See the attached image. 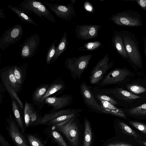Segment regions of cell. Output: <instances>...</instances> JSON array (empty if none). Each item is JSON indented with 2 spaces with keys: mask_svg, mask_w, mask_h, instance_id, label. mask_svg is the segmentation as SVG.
Wrapping results in <instances>:
<instances>
[{
  "mask_svg": "<svg viewBox=\"0 0 146 146\" xmlns=\"http://www.w3.org/2000/svg\"><path fill=\"white\" fill-rule=\"evenodd\" d=\"M119 32L131 64L141 68L143 67L142 57L136 37L134 33L128 30H122Z\"/></svg>",
  "mask_w": 146,
  "mask_h": 146,
  "instance_id": "cell-1",
  "label": "cell"
},
{
  "mask_svg": "<svg viewBox=\"0 0 146 146\" xmlns=\"http://www.w3.org/2000/svg\"><path fill=\"white\" fill-rule=\"evenodd\" d=\"M109 19L115 24L122 26L136 27L143 25V21L139 12L129 9L112 15Z\"/></svg>",
  "mask_w": 146,
  "mask_h": 146,
  "instance_id": "cell-2",
  "label": "cell"
},
{
  "mask_svg": "<svg viewBox=\"0 0 146 146\" xmlns=\"http://www.w3.org/2000/svg\"><path fill=\"white\" fill-rule=\"evenodd\" d=\"M93 56L91 54L66 58L64 62L65 66L70 71L74 81L77 78L80 79Z\"/></svg>",
  "mask_w": 146,
  "mask_h": 146,
  "instance_id": "cell-3",
  "label": "cell"
},
{
  "mask_svg": "<svg viewBox=\"0 0 146 146\" xmlns=\"http://www.w3.org/2000/svg\"><path fill=\"white\" fill-rule=\"evenodd\" d=\"M20 7L27 13L33 12L43 19V17L52 23H55V17L46 7L40 1L24 0L20 4Z\"/></svg>",
  "mask_w": 146,
  "mask_h": 146,
  "instance_id": "cell-4",
  "label": "cell"
},
{
  "mask_svg": "<svg viewBox=\"0 0 146 146\" xmlns=\"http://www.w3.org/2000/svg\"><path fill=\"white\" fill-rule=\"evenodd\" d=\"M23 33V28L20 24L9 28L0 38V49L5 50L11 45L17 42L21 38Z\"/></svg>",
  "mask_w": 146,
  "mask_h": 146,
  "instance_id": "cell-5",
  "label": "cell"
},
{
  "mask_svg": "<svg viewBox=\"0 0 146 146\" xmlns=\"http://www.w3.org/2000/svg\"><path fill=\"white\" fill-rule=\"evenodd\" d=\"M109 55L106 54L100 60L91 71L90 82L91 84H97L99 83L107 71L113 67V61L109 62Z\"/></svg>",
  "mask_w": 146,
  "mask_h": 146,
  "instance_id": "cell-6",
  "label": "cell"
},
{
  "mask_svg": "<svg viewBox=\"0 0 146 146\" xmlns=\"http://www.w3.org/2000/svg\"><path fill=\"white\" fill-rule=\"evenodd\" d=\"M131 72L125 68H117L109 72L99 82L98 87L110 85L120 84L122 83L129 76Z\"/></svg>",
  "mask_w": 146,
  "mask_h": 146,
  "instance_id": "cell-7",
  "label": "cell"
},
{
  "mask_svg": "<svg viewBox=\"0 0 146 146\" xmlns=\"http://www.w3.org/2000/svg\"><path fill=\"white\" fill-rule=\"evenodd\" d=\"M40 40L39 35L37 33L27 38L20 46L21 58L28 59L33 57L37 52Z\"/></svg>",
  "mask_w": 146,
  "mask_h": 146,
  "instance_id": "cell-8",
  "label": "cell"
},
{
  "mask_svg": "<svg viewBox=\"0 0 146 146\" xmlns=\"http://www.w3.org/2000/svg\"><path fill=\"white\" fill-rule=\"evenodd\" d=\"M44 3L57 17L66 21H71L72 18L76 15L74 5L71 3L66 5L46 2Z\"/></svg>",
  "mask_w": 146,
  "mask_h": 146,
  "instance_id": "cell-9",
  "label": "cell"
},
{
  "mask_svg": "<svg viewBox=\"0 0 146 146\" xmlns=\"http://www.w3.org/2000/svg\"><path fill=\"white\" fill-rule=\"evenodd\" d=\"M75 117L63 125L54 126L64 135L72 146H78L79 144V133L76 123L74 121Z\"/></svg>",
  "mask_w": 146,
  "mask_h": 146,
  "instance_id": "cell-10",
  "label": "cell"
},
{
  "mask_svg": "<svg viewBox=\"0 0 146 146\" xmlns=\"http://www.w3.org/2000/svg\"><path fill=\"white\" fill-rule=\"evenodd\" d=\"M99 90L102 91V93L110 95L120 101L126 102H133L142 98L140 96L120 87L101 89Z\"/></svg>",
  "mask_w": 146,
  "mask_h": 146,
  "instance_id": "cell-11",
  "label": "cell"
},
{
  "mask_svg": "<svg viewBox=\"0 0 146 146\" xmlns=\"http://www.w3.org/2000/svg\"><path fill=\"white\" fill-rule=\"evenodd\" d=\"M102 26L99 25H76L75 29V34L78 39L86 40L97 37L99 31Z\"/></svg>",
  "mask_w": 146,
  "mask_h": 146,
  "instance_id": "cell-12",
  "label": "cell"
},
{
  "mask_svg": "<svg viewBox=\"0 0 146 146\" xmlns=\"http://www.w3.org/2000/svg\"><path fill=\"white\" fill-rule=\"evenodd\" d=\"M14 71L13 66L4 67L0 70V77L3 83L8 84L17 94L21 91L22 85L18 82L14 75Z\"/></svg>",
  "mask_w": 146,
  "mask_h": 146,
  "instance_id": "cell-13",
  "label": "cell"
},
{
  "mask_svg": "<svg viewBox=\"0 0 146 146\" xmlns=\"http://www.w3.org/2000/svg\"><path fill=\"white\" fill-rule=\"evenodd\" d=\"M80 93L86 105L91 109L104 113L103 110L94 98L90 88L85 82H82L80 86Z\"/></svg>",
  "mask_w": 146,
  "mask_h": 146,
  "instance_id": "cell-14",
  "label": "cell"
},
{
  "mask_svg": "<svg viewBox=\"0 0 146 146\" xmlns=\"http://www.w3.org/2000/svg\"><path fill=\"white\" fill-rule=\"evenodd\" d=\"M72 100L71 95H64L59 97H49L46 98L44 104H47L52 106L53 109L51 110L54 112L61 110L69 105Z\"/></svg>",
  "mask_w": 146,
  "mask_h": 146,
  "instance_id": "cell-15",
  "label": "cell"
},
{
  "mask_svg": "<svg viewBox=\"0 0 146 146\" xmlns=\"http://www.w3.org/2000/svg\"><path fill=\"white\" fill-rule=\"evenodd\" d=\"M10 117L9 124V132L14 143L17 146H28L26 141L20 133L15 122Z\"/></svg>",
  "mask_w": 146,
  "mask_h": 146,
  "instance_id": "cell-16",
  "label": "cell"
},
{
  "mask_svg": "<svg viewBox=\"0 0 146 146\" xmlns=\"http://www.w3.org/2000/svg\"><path fill=\"white\" fill-rule=\"evenodd\" d=\"M112 42L113 46L118 54L131 64L119 31H114L112 38Z\"/></svg>",
  "mask_w": 146,
  "mask_h": 146,
  "instance_id": "cell-17",
  "label": "cell"
},
{
  "mask_svg": "<svg viewBox=\"0 0 146 146\" xmlns=\"http://www.w3.org/2000/svg\"><path fill=\"white\" fill-rule=\"evenodd\" d=\"M65 87L64 82L62 79H58L49 84V86L44 95L40 101L41 108L44 105L45 99L54 94L63 91Z\"/></svg>",
  "mask_w": 146,
  "mask_h": 146,
  "instance_id": "cell-18",
  "label": "cell"
},
{
  "mask_svg": "<svg viewBox=\"0 0 146 146\" xmlns=\"http://www.w3.org/2000/svg\"><path fill=\"white\" fill-rule=\"evenodd\" d=\"M100 106L104 111V113L110 114L124 119L127 117L124 111L108 102L100 100Z\"/></svg>",
  "mask_w": 146,
  "mask_h": 146,
  "instance_id": "cell-19",
  "label": "cell"
},
{
  "mask_svg": "<svg viewBox=\"0 0 146 146\" xmlns=\"http://www.w3.org/2000/svg\"><path fill=\"white\" fill-rule=\"evenodd\" d=\"M49 84L39 85L35 90L32 96V101L34 104L38 108H41L40 101L45 94L49 86Z\"/></svg>",
  "mask_w": 146,
  "mask_h": 146,
  "instance_id": "cell-20",
  "label": "cell"
},
{
  "mask_svg": "<svg viewBox=\"0 0 146 146\" xmlns=\"http://www.w3.org/2000/svg\"><path fill=\"white\" fill-rule=\"evenodd\" d=\"M8 7L23 22L33 24L36 26L37 24L33 20L31 17L21 7L13 6L10 5Z\"/></svg>",
  "mask_w": 146,
  "mask_h": 146,
  "instance_id": "cell-21",
  "label": "cell"
},
{
  "mask_svg": "<svg viewBox=\"0 0 146 146\" xmlns=\"http://www.w3.org/2000/svg\"><path fill=\"white\" fill-rule=\"evenodd\" d=\"M14 73L18 82L22 85L25 79L28 68L27 63L23 64L20 66L15 65L13 66Z\"/></svg>",
  "mask_w": 146,
  "mask_h": 146,
  "instance_id": "cell-22",
  "label": "cell"
},
{
  "mask_svg": "<svg viewBox=\"0 0 146 146\" xmlns=\"http://www.w3.org/2000/svg\"><path fill=\"white\" fill-rule=\"evenodd\" d=\"M124 86L128 91L135 95H139L141 96V95L146 94V86L136 81H132L126 84Z\"/></svg>",
  "mask_w": 146,
  "mask_h": 146,
  "instance_id": "cell-23",
  "label": "cell"
},
{
  "mask_svg": "<svg viewBox=\"0 0 146 146\" xmlns=\"http://www.w3.org/2000/svg\"><path fill=\"white\" fill-rule=\"evenodd\" d=\"M68 44L67 33L66 31H64L59 42L56 47L55 53L51 63L54 62L58 59L59 56L65 51Z\"/></svg>",
  "mask_w": 146,
  "mask_h": 146,
  "instance_id": "cell-24",
  "label": "cell"
},
{
  "mask_svg": "<svg viewBox=\"0 0 146 146\" xmlns=\"http://www.w3.org/2000/svg\"><path fill=\"white\" fill-rule=\"evenodd\" d=\"M13 112L15 117L22 132L24 131L20 109L17 101L13 98L11 97Z\"/></svg>",
  "mask_w": 146,
  "mask_h": 146,
  "instance_id": "cell-25",
  "label": "cell"
},
{
  "mask_svg": "<svg viewBox=\"0 0 146 146\" xmlns=\"http://www.w3.org/2000/svg\"><path fill=\"white\" fill-rule=\"evenodd\" d=\"M92 141V133L90 124L88 120L85 119L83 146H90Z\"/></svg>",
  "mask_w": 146,
  "mask_h": 146,
  "instance_id": "cell-26",
  "label": "cell"
},
{
  "mask_svg": "<svg viewBox=\"0 0 146 146\" xmlns=\"http://www.w3.org/2000/svg\"><path fill=\"white\" fill-rule=\"evenodd\" d=\"M102 46L101 42L99 41L87 42L82 46L78 48L80 51H92L97 50Z\"/></svg>",
  "mask_w": 146,
  "mask_h": 146,
  "instance_id": "cell-27",
  "label": "cell"
},
{
  "mask_svg": "<svg viewBox=\"0 0 146 146\" xmlns=\"http://www.w3.org/2000/svg\"><path fill=\"white\" fill-rule=\"evenodd\" d=\"M128 113L131 115H146V103L129 109Z\"/></svg>",
  "mask_w": 146,
  "mask_h": 146,
  "instance_id": "cell-28",
  "label": "cell"
},
{
  "mask_svg": "<svg viewBox=\"0 0 146 146\" xmlns=\"http://www.w3.org/2000/svg\"><path fill=\"white\" fill-rule=\"evenodd\" d=\"M57 41L56 39L50 46L47 53L46 58V62L47 65H49L54 56L55 53L56 47L55 44Z\"/></svg>",
  "mask_w": 146,
  "mask_h": 146,
  "instance_id": "cell-29",
  "label": "cell"
},
{
  "mask_svg": "<svg viewBox=\"0 0 146 146\" xmlns=\"http://www.w3.org/2000/svg\"><path fill=\"white\" fill-rule=\"evenodd\" d=\"M32 105L26 102L24 107V117L25 121L26 127L31 125V109Z\"/></svg>",
  "mask_w": 146,
  "mask_h": 146,
  "instance_id": "cell-30",
  "label": "cell"
},
{
  "mask_svg": "<svg viewBox=\"0 0 146 146\" xmlns=\"http://www.w3.org/2000/svg\"><path fill=\"white\" fill-rule=\"evenodd\" d=\"M3 84L7 90L9 94L11 97L13 98L17 101L21 109L22 110L24 108V106L22 102L17 95V94L14 90L9 86L8 84L5 83H3Z\"/></svg>",
  "mask_w": 146,
  "mask_h": 146,
  "instance_id": "cell-31",
  "label": "cell"
},
{
  "mask_svg": "<svg viewBox=\"0 0 146 146\" xmlns=\"http://www.w3.org/2000/svg\"><path fill=\"white\" fill-rule=\"evenodd\" d=\"M119 125L123 131L125 133L136 138L138 137V134L125 123L123 122H120Z\"/></svg>",
  "mask_w": 146,
  "mask_h": 146,
  "instance_id": "cell-32",
  "label": "cell"
},
{
  "mask_svg": "<svg viewBox=\"0 0 146 146\" xmlns=\"http://www.w3.org/2000/svg\"><path fill=\"white\" fill-rule=\"evenodd\" d=\"M42 117H40L39 113L32 105L31 111V125L36 123L37 125Z\"/></svg>",
  "mask_w": 146,
  "mask_h": 146,
  "instance_id": "cell-33",
  "label": "cell"
},
{
  "mask_svg": "<svg viewBox=\"0 0 146 146\" xmlns=\"http://www.w3.org/2000/svg\"><path fill=\"white\" fill-rule=\"evenodd\" d=\"M51 133L54 139L60 146H68L59 133L55 131H53Z\"/></svg>",
  "mask_w": 146,
  "mask_h": 146,
  "instance_id": "cell-34",
  "label": "cell"
},
{
  "mask_svg": "<svg viewBox=\"0 0 146 146\" xmlns=\"http://www.w3.org/2000/svg\"><path fill=\"white\" fill-rule=\"evenodd\" d=\"M96 97L100 101L102 100L109 102L114 105L118 104L117 102L110 96L102 94H98L96 95Z\"/></svg>",
  "mask_w": 146,
  "mask_h": 146,
  "instance_id": "cell-35",
  "label": "cell"
},
{
  "mask_svg": "<svg viewBox=\"0 0 146 146\" xmlns=\"http://www.w3.org/2000/svg\"><path fill=\"white\" fill-rule=\"evenodd\" d=\"M28 139L31 146H44L38 139L32 135H28Z\"/></svg>",
  "mask_w": 146,
  "mask_h": 146,
  "instance_id": "cell-36",
  "label": "cell"
},
{
  "mask_svg": "<svg viewBox=\"0 0 146 146\" xmlns=\"http://www.w3.org/2000/svg\"><path fill=\"white\" fill-rule=\"evenodd\" d=\"M129 123L136 128L142 132L146 134V125L140 122L132 121H129Z\"/></svg>",
  "mask_w": 146,
  "mask_h": 146,
  "instance_id": "cell-37",
  "label": "cell"
},
{
  "mask_svg": "<svg viewBox=\"0 0 146 146\" xmlns=\"http://www.w3.org/2000/svg\"><path fill=\"white\" fill-rule=\"evenodd\" d=\"M123 1L135 2L146 12V0H123Z\"/></svg>",
  "mask_w": 146,
  "mask_h": 146,
  "instance_id": "cell-38",
  "label": "cell"
},
{
  "mask_svg": "<svg viewBox=\"0 0 146 146\" xmlns=\"http://www.w3.org/2000/svg\"><path fill=\"white\" fill-rule=\"evenodd\" d=\"M84 8L87 11L92 13H94L95 10L92 5L88 1H86L84 4Z\"/></svg>",
  "mask_w": 146,
  "mask_h": 146,
  "instance_id": "cell-39",
  "label": "cell"
},
{
  "mask_svg": "<svg viewBox=\"0 0 146 146\" xmlns=\"http://www.w3.org/2000/svg\"><path fill=\"white\" fill-rule=\"evenodd\" d=\"M0 142L1 146H11L1 133L0 134Z\"/></svg>",
  "mask_w": 146,
  "mask_h": 146,
  "instance_id": "cell-40",
  "label": "cell"
},
{
  "mask_svg": "<svg viewBox=\"0 0 146 146\" xmlns=\"http://www.w3.org/2000/svg\"><path fill=\"white\" fill-rule=\"evenodd\" d=\"M143 40L144 46V52L145 56L146 58V37H143Z\"/></svg>",
  "mask_w": 146,
  "mask_h": 146,
  "instance_id": "cell-41",
  "label": "cell"
},
{
  "mask_svg": "<svg viewBox=\"0 0 146 146\" xmlns=\"http://www.w3.org/2000/svg\"><path fill=\"white\" fill-rule=\"evenodd\" d=\"M0 18L5 19V14L4 13V11L3 9H1L0 7Z\"/></svg>",
  "mask_w": 146,
  "mask_h": 146,
  "instance_id": "cell-42",
  "label": "cell"
},
{
  "mask_svg": "<svg viewBox=\"0 0 146 146\" xmlns=\"http://www.w3.org/2000/svg\"><path fill=\"white\" fill-rule=\"evenodd\" d=\"M4 84L2 83V84L1 83L0 84V92L1 93V92L4 93L5 92V91L6 90L5 86L4 87Z\"/></svg>",
  "mask_w": 146,
  "mask_h": 146,
  "instance_id": "cell-43",
  "label": "cell"
},
{
  "mask_svg": "<svg viewBox=\"0 0 146 146\" xmlns=\"http://www.w3.org/2000/svg\"><path fill=\"white\" fill-rule=\"evenodd\" d=\"M3 97V93H1L0 94V106L2 104V100Z\"/></svg>",
  "mask_w": 146,
  "mask_h": 146,
  "instance_id": "cell-44",
  "label": "cell"
},
{
  "mask_svg": "<svg viewBox=\"0 0 146 146\" xmlns=\"http://www.w3.org/2000/svg\"><path fill=\"white\" fill-rule=\"evenodd\" d=\"M119 146H132V145L128 144L120 143Z\"/></svg>",
  "mask_w": 146,
  "mask_h": 146,
  "instance_id": "cell-45",
  "label": "cell"
},
{
  "mask_svg": "<svg viewBox=\"0 0 146 146\" xmlns=\"http://www.w3.org/2000/svg\"><path fill=\"white\" fill-rule=\"evenodd\" d=\"M71 3L74 5V3L76 2V0H71Z\"/></svg>",
  "mask_w": 146,
  "mask_h": 146,
  "instance_id": "cell-46",
  "label": "cell"
},
{
  "mask_svg": "<svg viewBox=\"0 0 146 146\" xmlns=\"http://www.w3.org/2000/svg\"><path fill=\"white\" fill-rule=\"evenodd\" d=\"M142 143L143 145L146 146V142H143Z\"/></svg>",
  "mask_w": 146,
  "mask_h": 146,
  "instance_id": "cell-47",
  "label": "cell"
}]
</instances>
